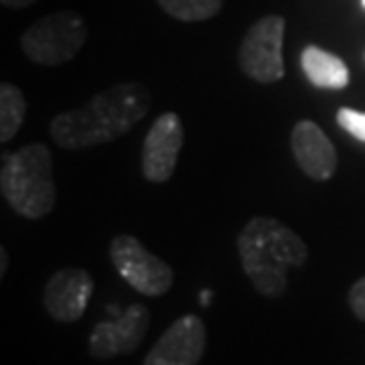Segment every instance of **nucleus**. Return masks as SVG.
<instances>
[{"label": "nucleus", "mask_w": 365, "mask_h": 365, "mask_svg": "<svg viewBox=\"0 0 365 365\" xmlns=\"http://www.w3.org/2000/svg\"><path fill=\"white\" fill-rule=\"evenodd\" d=\"M292 155L297 166L311 180H330L337 171V150L316 121L302 119L292 128Z\"/></svg>", "instance_id": "9b49d317"}, {"label": "nucleus", "mask_w": 365, "mask_h": 365, "mask_svg": "<svg viewBox=\"0 0 365 365\" xmlns=\"http://www.w3.org/2000/svg\"><path fill=\"white\" fill-rule=\"evenodd\" d=\"M0 192L14 214L38 221L55 209L57 187L53 176V155L43 143H31L3 155Z\"/></svg>", "instance_id": "7ed1b4c3"}, {"label": "nucleus", "mask_w": 365, "mask_h": 365, "mask_svg": "<svg viewBox=\"0 0 365 365\" xmlns=\"http://www.w3.org/2000/svg\"><path fill=\"white\" fill-rule=\"evenodd\" d=\"M166 14L178 21H209L223 7V0H157Z\"/></svg>", "instance_id": "4468645a"}, {"label": "nucleus", "mask_w": 365, "mask_h": 365, "mask_svg": "<svg viewBox=\"0 0 365 365\" xmlns=\"http://www.w3.org/2000/svg\"><path fill=\"white\" fill-rule=\"evenodd\" d=\"M88 38V26L81 14L71 10L50 12L21 34V53L41 67H60L81 53Z\"/></svg>", "instance_id": "20e7f679"}, {"label": "nucleus", "mask_w": 365, "mask_h": 365, "mask_svg": "<svg viewBox=\"0 0 365 365\" xmlns=\"http://www.w3.org/2000/svg\"><path fill=\"white\" fill-rule=\"evenodd\" d=\"M148 86L128 81L109 86L83 107L57 114L50 121V135L62 150H88L126 135L150 112Z\"/></svg>", "instance_id": "f257e3e1"}, {"label": "nucleus", "mask_w": 365, "mask_h": 365, "mask_svg": "<svg viewBox=\"0 0 365 365\" xmlns=\"http://www.w3.org/2000/svg\"><path fill=\"white\" fill-rule=\"evenodd\" d=\"M26 119V98L14 83L0 86V143H10Z\"/></svg>", "instance_id": "ddd939ff"}, {"label": "nucleus", "mask_w": 365, "mask_h": 365, "mask_svg": "<svg viewBox=\"0 0 365 365\" xmlns=\"http://www.w3.org/2000/svg\"><path fill=\"white\" fill-rule=\"evenodd\" d=\"M349 309H351L356 320L365 323V275L359 277L349 289Z\"/></svg>", "instance_id": "dca6fc26"}, {"label": "nucleus", "mask_w": 365, "mask_h": 365, "mask_svg": "<svg viewBox=\"0 0 365 365\" xmlns=\"http://www.w3.org/2000/svg\"><path fill=\"white\" fill-rule=\"evenodd\" d=\"M240 264L252 287L266 299L287 292L289 271L309 261V247L289 225L271 216H254L237 235Z\"/></svg>", "instance_id": "f03ea898"}, {"label": "nucleus", "mask_w": 365, "mask_h": 365, "mask_svg": "<svg viewBox=\"0 0 365 365\" xmlns=\"http://www.w3.org/2000/svg\"><path fill=\"white\" fill-rule=\"evenodd\" d=\"M284 21L282 14H266L247 29L237 62L245 76L257 83H277L284 78Z\"/></svg>", "instance_id": "423d86ee"}, {"label": "nucleus", "mask_w": 365, "mask_h": 365, "mask_svg": "<svg viewBox=\"0 0 365 365\" xmlns=\"http://www.w3.org/2000/svg\"><path fill=\"white\" fill-rule=\"evenodd\" d=\"M337 123H339V128L346 130L351 138L365 143V112H359V109H351V107H341L337 112Z\"/></svg>", "instance_id": "2eb2a0df"}, {"label": "nucleus", "mask_w": 365, "mask_h": 365, "mask_svg": "<svg viewBox=\"0 0 365 365\" xmlns=\"http://www.w3.org/2000/svg\"><path fill=\"white\" fill-rule=\"evenodd\" d=\"M182 140H185V133H182V121L176 112H164L157 116L143 143V176L150 182L171 180L178 166Z\"/></svg>", "instance_id": "6e6552de"}, {"label": "nucleus", "mask_w": 365, "mask_h": 365, "mask_svg": "<svg viewBox=\"0 0 365 365\" xmlns=\"http://www.w3.org/2000/svg\"><path fill=\"white\" fill-rule=\"evenodd\" d=\"M150 330V311L140 304H130L112 320H100L88 337V354L93 361H112L140 349Z\"/></svg>", "instance_id": "0eeeda50"}, {"label": "nucleus", "mask_w": 365, "mask_h": 365, "mask_svg": "<svg viewBox=\"0 0 365 365\" xmlns=\"http://www.w3.org/2000/svg\"><path fill=\"white\" fill-rule=\"evenodd\" d=\"M7 271V250H0V277H5Z\"/></svg>", "instance_id": "a211bd4d"}, {"label": "nucleus", "mask_w": 365, "mask_h": 365, "mask_svg": "<svg viewBox=\"0 0 365 365\" xmlns=\"http://www.w3.org/2000/svg\"><path fill=\"white\" fill-rule=\"evenodd\" d=\"M299 64H302L306 81L320 91H341L346 88L349 78H351L346 62L341 57L318 46H306L302 50V57H299Z\"/></svg>", "instance_id": "f8f14e48"}, {"label": "nucleus", "mask_w": 365, "mask_h": 365, "mask_svg": "<svg viewBox=\"0 0 365 365\" xmlns=\"http://www.w3.org/2000/svg\"><path fill=\"white\" fill-rule=\"evenodd\" d=\"M5 7H12V10H21V7H29L34 3H38V0H0Z\"/></svg>", "instance_id": "f3484780"}, {"label": "nucleus", "mask_w": 365, "mask_h": 365, "mask_svg": "<svg viewBox=\"0 0 365 365\" xmlns=\"http://www.w3.org/2000/svg\"><path fill=\"white\" fill-rule=\"evenodd\" d=\"M109 259L123 282L145 297H164L173 287V268L128 232L109 240Z\"/></svg>", "instance_id": "39448f33"}, {"label": "nucleus", "mask_w": 365, "mask_h": 365, "mask_svg": "<svg viewBox=\"0 0 365 365\" xmlns=\"http://www.w3.org/2000/svg\"><path fill=\"white\" fill-rule=\"evenodd\" d=\"M93 275L83 268H60L43 287V306L55 323L71 325L83 318L93 297Z\"/></svg>", "instance_id": "9d476101"}, {"label": "nucleus", "mask_w": 365, "mask_h": 365, "mask_svg": "<svg viewBox=\"0 0 365 365\" xmlns=\"http://www.w3.org/2000/svg\"><path fill=\"white\" fill-rule=\"evenodd\" d=\"M207 351V325L200 316H180L166 327L143 365H197Z\"/></svg>", "instance_id": "1a4fd4ad"}, {"label": "nucleus", "mask_w": 365, "mask_h": 365, "mask_svg": "<svg viewBox=\"0 0 365 365\" xmlns=\"http://www.w3.org/2000/svg\"><path fill=\"white\" fill-rule=\"evenodd\" d=\"M361 5H363V7H365V0H361Z\"/></svg>", "instance_id": "6ab92c4d"}]
</instances>
